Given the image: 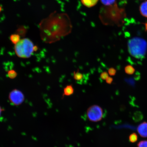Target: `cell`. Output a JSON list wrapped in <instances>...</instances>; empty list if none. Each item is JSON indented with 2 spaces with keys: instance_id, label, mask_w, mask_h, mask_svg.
<instances>
[{
  "instance_id": "obj_1",
  "label": "cell",
  "mask_w": 147,
  "mask_h": 147,
  "mask_svg": "<svg viewBox=\"0 0 147 147\" xmlns=\"http://www.w3.org/2000/svg\"><path fill=\"white\" fill-rule=\"evenodd\" d=\"M41 39L47 43H52L71 33L70 19L67 14L54 12L40 24Z\"/></svg>"
},
{
  "instance_id": "obj_2",
  "label": "cell",
  "mask_w": 147,
  "mask_h": 147,
  "mask_svg": "<svg viewBox=\"0 0 147 147\" xmlns=\"http://www.w3.org/2000/svg\"><path fill=\"white\" fill-rule=\"evenodd\" d=\"M126 16L125 9L119 8L117 4H115L104 7L100 12V17L104 24L120 26L124 23Z\"/></svg>"
},
{
  "instance_id": "obj_3",
  "label": "cell",
  "mask_w": 147,
  "mask_h": 147,
  "mask_svg": "<svg viewBox=\"0 0 147 147\" xmlns=\"http://www.w3.org/2000/svg\"><path fill=\"white\" fill-rule=\"evenodd\" d=\"M128 51L129 54L137 59L144 57L147 49V43L143 38L135 37L128 41Z\"/></svg>"
},
{
  "instance_id": "obj_4",
  "label": "cell",
  "mask_w": 147,
  "mask_h": 147,
  "mask_svg": "<svg viewBox=\"0 0 147 147\" xmlns=\"http://www.w3.org/2000/svg\"><path fill=\"white\" fill-rule=\"evenodd\" d=\"M38 48L34 46L32 42L29 38H23L15 45L14 50L16 56L23 59L28 58L32 56Z\"/></svg>"
},
{
  "instance_id": "obj_5",
  "label": "cell",
  "mask_w": 147,
  "mask_h": 147,
  "mask_svg": "<svg viewBox=\"0 0 147 147\" xmlns=\"http://www.w3.org/2000/svg\"><path fill=\"white\" fill-rule=\"evenodd\" d=\"M87 115L88 119L91 122H98L103 118L104 110L100 106L94 105L88 108Z\"/></svg>"
},
{
  "instance_id": "obj_6",
  "label": "cell",
  "mask_w": 147,
  "mask_h": 147,
  "mask_svg": "<svg viewBox=\"0 0 147 147\" xmlns=\"http://www.w3.org/2000/svg\"><path fill=\"white\" fill-rule=\"evenodd\" d=\"M25 99L24 95L20 90L14 89L9 94V100L15 106L20 105L23 103Z\"/></svg>"
},
{
  "instance_id": "obj_7",
  "label": "cell",
  "mask_w": 147,
  "mask_h": 147,
  "mask_svg": "<svg viewBox=\"0 0 147 147\" xmlns=\"http://www.w3.org/2000/svg\"><path fill=\"white\" fill-rule=\"evenodd\" d=\"M85 75L80 72L79 69L77 71H74L73 74V78L78 83L82 84L84 82L86 77Z\"/></svg>"
},
{
  "instance_id": "obj_8",
  "label": "cell",
  "mask_w": 147,
  "mask_h": 147,
  "mask_svg": "<svg viewBox=\"0 0 147 147\" xmlns=\"http://www.w3.org/2000/svg\"><path fill=\"white\" fill-rule=\"evenodd\" d=\"M137 131L141 137H147V122H143L140 124L137 128Z\"/></svg>"
},
{
  "instance_id": "obj_9",
  "label": "cell",
  "mask_w": 147,
  "mask_h": 147,
  "mask_svg": "<svg viewBox=\"0 0 147 147\" xmlns=\"http://www.w3.org/2000/svg\"><path fill=\"white\" fill-rule=\"evenodd\" d=\"M74 89L71 84L67 85L64 88L62 96H69L74 93Z\"/></svg>"
},
{
  "instance_id": "obj_10",
  "label": "cell",
  "mask_w": 147,
  "mask_h": 147,
  "mask_svg": "<svg viewBox=\"0 0 147 147\" xmlns=\"http://www.w3.org/2000/svg\"><path fill=\"white\" fill-rule=\"evenodd\" d=\"M139 11L141 15L147 18V1L141 3L139 7Z\"/></svg>"
},
{
  "instance_id": "obj_11",
  "label": "cell",
  "mask_w": 147,
  "mask_h": 147,
  "mask_svg": "<svg viewBox=\"0 0 147 147\" xmlns=\"http://www.w3.org/2000/svg\"><path fill=\"white\" fill-rule=\"evenodd\" d=\"M83 5L84 6L91 8V7L95 6L98 1V0H80Z\"/></svg>"
},
{
  "instance_id": "obj_12",
  "label": "cell",
  "mask_w": 147,
  "mask_h": 147,
  "mask_svg": "<svg viewBox=\"0 0 147 147\" xmlns=\"http://www.w3.org/2000/svg\"><path fill=\"white\" fill-rule=\"evenodd\" d=\"M27 32V29L25 26H19L16 30V34L20 36L24 37Z\"/></svg>"
},
{
  "instance_id": "obj_13",
  "label": "cell",
  "mask_w": 147,
  "mask_h": 147,
  "mask_svg": "<svg viewBox=\"0 0 147 147\" xmlns=\"http://www.w3.org/2000/svg\"><path fill=\"white\" fill-rule=\"evenodd\" d=\"M10 40L12 43L15 45L21 40L20 36L17 34L11 35L10 36Z\"/></svg>"
},
{
  "instance_id": "obj_14",
  "label": "cell",
  "mask_w": 147,
  "mask_h": 147,
  "mask_svg": "<svg viewBox=\"0 0 147 147\" xmlns=\"http://www.w3.org/2000/svg\"><path fill=\"white\" fill-rule=\"evenodd\" d=\"M100 1L105 6L117 4V0H100Z\"/></svg>"
},
{
  "instance_id": "obj_15",
  "label": "cell",
  "mask_w": 147,
  "mask_h": 147,
  "mask_svg": "<svg viewBox=\"0 0 147 147\" xmlns=\"http://www.w3.org/2000/svg\"><path fill=\"white\" fill-rule=\"evenodd\" d=\"M125 72L128 75H132L135 73V69L131 65H127L125 68Z\"/></svg>"
},
{
  "instance_id": "obj_16",
  "label": "cell",
  "mask_w": 147,
  "mask_h": 147,
  "mask_svg": "<svg viewBox=\"0 0 147 147\" xmlns=\"http://www.w3.org/2000/svg\"><path fill=\"white\" fill-rule=\"evenodd\" d=\"M17 73L14 70H10L8 71V75L9 78L11 79L16 78L17 76Z\"/></svg>"
},
{
  "instance_id": "obj_17",
  "label": "cell",
  "mask_w": 147,
  "mask_h": 147,
  "mask_svg": "<svg viewBox=\"0 0 147 147\" xmlns=\"http://www.w3.org/2000/svg\"><path fill=\"white\" fill-rule=\"evenodd\" d=\"M138 139V136L137 134L135 133L131 134L129 137V140L130 142L132 143L136 142Z\"/></svg>"
},
{
  "instance_id": "obj_18",
  "label": "cell",
  "mask_w": 147,
  "mask_h": 147,
  "mask_svg": "<svg viewBox=\"0 0 147 147\" xmlns=\"http://www.w3.org/2000/svg\"><path fill=\"white\" fill-rule=\"evenodd\" d=\"M117 70L114 68L111 67L108 69V73L110 76H114L116 74Z\"/></svg>"
},
{
  "instance_id": "obj_19",
  "label": "cell",
  "mask_w": 147,
  "mask_h": 147,
  "mask_svg": "<svg viewBox=\"0 0 147 147\" xmlns=\"http://www.w3.org/2000/svg\"><path fill=\"white\" fill-rule=\"evenodd\" d=\"M108 77H109L108 73L106 71L102 72L101 73L100 75V78L103 80H106Z\"/></svg>"
},
{
  "instance_id": "obj_20",
  "label": "cell",
  "mask_w": 147,
  "mask_h": 147,
  "mask_svg": "<svg viewBox=\"0 0 147 147\" xmlns=\"http://www.w3.org/2000/svg\"><path fill=\"white\" fill-rule=\"evenodd\" d=\"M137 147H147V140L140 141L138 143Z\"/></svg>"
},
{
  "instance_id": "obj_21",
  "label": "cell",
  "mask_w": 147,
  "mask_h": 147,
  "mask_svg": "<svg viewBox=\"0 0 147 147\" xmlns=\"http://www.w3.org/2000/svg\"><path fill=\"white\" fill-rule=\"evenodd\" d=\"M105 80L107 83L110 84L112 83L113 81V78L109 76Z\"/></svg>"
},
{
  "instance_id": "obj_22",
  "label": "cell",
  "mask_w": 147,
  "mask_h": 147,
  "mask_svg": "<svg viewBox=\"0 0 147 147\" xmlns=\"http://www.w3.org/2000/svg\"><path fill=\"white\" fill-rule=\"evenodd\" d=\"M3 111V109L2 108L1 106H0V117L1 116L2 112Z\"/></svg>"
},
{
  "instance_id": "obj_23",
  "label": "cell",
  "mask_w": 147,
  "mask_h": 147,
  "mask_svg": "<svg viewBox=\"0 0 147 147\" xmlns=\"http://www.w3.org/2000/svg\"><path fill=\"white\" fill-rule=\"evenodd\" d=\"M145 29L146 30L147 32V22L145 24Z\"/></svg>"
},
{
  "instance_id": "obj_24",
  "label": "cell",
  "mask_w": 147,
  "mask_h": 147,
  "mask_svg": "<svg viewBox=\"0 0 147 147\" xmlns=\"http://www.w3.org/2000/svg\"><path fill=\"white\" fill-rule=\"evenodd\" d=\"M2 10V7L0 5V12H1Z\"/></svg>"
}]
</instances>
